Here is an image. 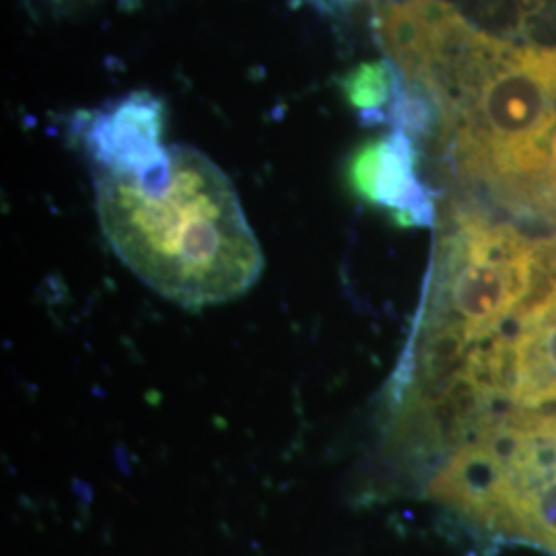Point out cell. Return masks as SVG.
<instances>
[{"label": "cell", "mask_w": 556, "mask_h": 556, "mask_svg": "<svg viewBox=\"0 0 556 556\" xmlns=\"http://www.w3.org/2000/svg\"><path fill=\"white\" fill-rule=\"evenodd\" d=\"M548 241L528 238L470 204L450 202L400 379L417 388L438 386L472 346L501 332L534 293Z\"/></svg>", "instance_id": "obj_3"}, {"label": "cell", "mask_w": 556, "mask_h": 556, "mask_svg": "<svg viewBox=\"0 0 556 556\" xmlns=\"http://www.w3.org/2000/svg\"><path fill=\"white\" fill-rule=\"evenodd\" d=\"M480 435L497 450L505 491V540L556 556V413H507Z\"/></svg>", "instance_id": "obj_4"}, {"label": "cell", "mask_w": 556, "mask_h": 556, "mask_svg": "<svg viewBox=\"0 0 556 556\" xmlns=\"http://www.w3.org/2000/svg\"><path fill=\"white\" fill-rule=\"evenodd\" d=\"M551 188H553V197L556 200V130L555 140H553V163H551Z\"/></svg>", "instance_id": "obj_10"}, {"label": "cell", "mask_w": 556, "mask_h": 556, "mask_svg": "<svg viewBox=\"0 0 556 556\" xmlns=\"http://www.w3.org/2000/svg\"><path fill=\"white\" fill-rule=\"evenodd\" d=\"M484 351L507 413H540L556 404V239L548 241L534 293L484 340Z\"/></svg>", "instance_id": "obj_5"}, {"label": "cell", "mask_w": 556, "mask_h": 556, "mask_svg": "<svg viewBox=\"0 0 556 556\" xmlns=\"http://www.w3.org/2000/svg\"><path fill=\"white\" fill-rule=\"evenodd\" d=\"M402 77L438 103L435 144L462 186L556 223V48L491 36L433 0Z\"/></svg>", "instance_id": "obj_1"}, {"label": "cell", "mask_w": 556, "mask_h": 556, "mask_svg": "<svg viewBox=\"0 0 556 556\" xmlns=\"http://www.w3.org/2000/svg\"><path fill=\"white\" fill-rule=\"evenodd\" d=\"M523 7H528V9H538L544 0H519Z\"/></svg>", "instance_id": "obj_11"}, {"label": "cell", "mask_w": 556, "mask_h": 556, "mask_svg": "<svg viewBox=\"0 0 556 556\" xmlns=\"http://www.w3.org/2000/svg\"><path fill=\"white\" fill-rule=\"evenodd\" d=\"M318 4L319 9H326V11H340V9H346L351 4H355L358 0H314Z\"/></svg>", "instance_id": "obj_9"}, {"label": "cell", "mask_w": 556, "mask_h": 556, "mask_svg": "<svg viewBox=\"0 0 556 556\" xmlns=\"http://www.w3.org/2000/svg\"><path fill=\"white\" fill-rule=\"evenodd\" d=\"M48 2H54V4H71V2H77V0H48Z\"/></svg>", "instance_id": "obj_12"}, {"label": "cell", "mask_w": 556, "mask_h": 556, "mask_svg": "<svg viewBox=\"0 0 556 556\" xmlns=\"http://www.w3.org/2000/svg\"><path fill=\"white\" fill-rule=\"evenodd\" d=\"M417 142L400 130L367 140L349 161V181L358 199L386 208L402 227H433L438 192L418 178Z\"/></svg>", "instance_id": "obj_6"}, {"label": "cell", "mask_w": 556, "mask_h": 556, "mask_svg": "<svg viewBox=\"0 0 556 556\" xmlns=\"http://www.w3.org/2000/svg\"><path fill=\"white\" fill-rule=\"evenodd\" d=\"M96 206L124 266L186 309L241 298L264 270L233 184L192 147H165L132 174L100 172Z\"/></svg>", "instance_id": "obj_2"}, {"label": "cell", "mask_w": 556, "mask_h": 556, "mask_svg": "<svg viewBox=\"0 0 556 556\" xmlns=\"http://www.w3.org/2000/svg\"><path fill=\"white\" fill-rule=\"evenodd\" d=\"M400 85L402 73L392 60H365L340 79V91L357 112L361 124L376 128L388 124Z\"/></svg>", "instance_id": "obj_8"}, {"label": "cell", "mask_w": 556, "mask_h": 556, "mask_svg": "<svg viewBox=\"0 0 556 556\" xmlns=\"http://www.w3.org/2000/svg\"><path fill=\"white\" fill-rule=\"evenodd\" d=\"M165 105L149 91H132L79 116L77 132L105 174H132L165 151Z\"/></svg>", "instance_id": "obj_7"}]
</instances>
